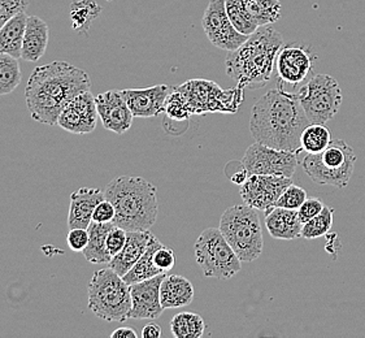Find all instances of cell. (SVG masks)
Instances as JSON below:
<instances>
[{
  "mask_svg": "<svg viewBox=\"0 0 365 338\" xmlns=\"http://www.w3.org/2000/svg\"><path fill=\"white\" fill-rule=\"evenodd\" d=\"M309 126L298 93H289L278 82L277 88L262 96L251 110L250 132L265 146L300 153V137Z\"/></svg>",
  "mask_w": 365,
  "mask_h": 338,
  "instance_id": "6da1fadb",
  "label": "cell"
},
{
  "mask_svg": "<svg viewBox=\"0 0 365 338\" xmlns=\"http://www.w3.org/2000/svg\"><path fill=\"white\" fill-rule=\"evenodd\" d=\"M90 88L88 74L66 61L37 66L25 88L30 116L44 126H58V115L66 104Z\"/></svg>",
  "mask_w": 365,
  "mask_h": 338,
  "instance_id": "7a4b0ae2",
  "label": "cell"
},
{
  "mask_svg": "<svg viewBox=\"0 0 365 338\" xmlns=\"http://www.w3.org/2000/svg\"><path fill=\"white\" fill-rule=\"evenodd\" d=\"M284 44L281 33L272 25L257 28L241 47L227 53V76L242 88H263L272 78L278 52Z\"/></svg>",
  "mask_w": 365,
  "mask_h": 338,
  "instance_id": "3957f363",
  "label": "cell"
},
{
  "mask_svg": "<svg viewBox=\"0 0 365 338\" xmlns=\"http://www.w3.org/2000/svg\"><path fill=\"white\" fill-rule=\"evenodd\" d=\"M104 198L116 210L113 224L126 232L150 230L158 220V189L142 177L113 178L104 190Z\"/></svg>",
  "mask_w": 365,
  "mask_h": 338,
  "instance_id": "277c9868",
  "label": "cell"
},
{
  "mask_svg": "<svg viewBox=\"0 0 365 338\" xmlns=\"http://www.w3.org/2000/svg\"><path fill=\"white\" fill-rule=\"evenodd\" d=\"M219 229L243 263H251L262 255L263 228L254 207L245 203L227 208L220 219Z\"/></svg>",
  "mask_w": 365,
  "mask_h": 338,
  "instance_id": "5b68a950",
  "label": "cell"
},
{
  "mask_svg": "<svg viewBox=\"0 0 365 338\" xmlns=\"http://www.w3.org/2000/svg\"><path fill=\"white\" fill-rule=\"evenodd\" d=\"M88 309L102 320L124 323L132 309L130 285L110 267L96 271L88 284Z\"/></svg>",
  "mask_w": 365,
  "mask_h": 338,
  "instance_id": "8992f818",
  "label": "cell"
},
{
  "mask_svg": "<svg viewBox=\"0 0 365 338\" xmlns=\"http://www.w3.org/2000/svg\"><path fill=\"white\" fill-rule=\"evenodd\" d=\"M356 154L344 140H331L319 154H307L302 167L314 184L330 185L344 189L354 175Z\"/></svg>",
  "mask_w": 365,
  "mask_h": 338,
  "instance_id": "52a82bcc",
  "label": "cell"
},
{
  "mask_svg": "<svg viewBox=\"0 0 365 338\" xmlns=\"http://www.w3.org/2000/svg\"><path fill=\"white\" fill-rule=\"evenodd\" d=\"M195 260L205 277L229 280L241 271L242 260L217 228H207L194 246Z\"/></svg>",
  "mask_w": 365,
  "mask_h": 338,
  "instance_id": "ba28073f",
  "label": "cell"
},
{
  "mask_svg": "<svg viewBox=\"0 0 365 338\" xmlns=\"http://www.w3.org/2000/svg\"><path fill=\"white\" fill-rule=\"evenodd\" d=\"M189 107L191 115L207 112H237L243 101L241 86L222 90L217 83L197 78L175 88Z\"/></svg>",
  "mask_w": 365,
  "mask_h": 338,
  "instance_id": "9c48e42d",
  "label": "cell"
},
{
  "mask_svg": "<svg viewBox=\"0 0 365 338\" xmlns=\"http://www.w3.org/2000/svg\"><path fill=\"white\" fill-rule=\"evenodd\" d=\"M309 124H327L342 106V90L334 77L317 74L298 91Z\"/></svg>",
  "mask_w": 365,
  "mask_h": 338,
  "instance_id": "30bf717a",
  "label": "cell"
},
{
  "mask_svg": "<svg viewBox=\"0 0 365 338\" xmlns=\"http://www.w3.org/2000/svg\"><path fill=\"white\" fill-rule=\"evenodd\" d=\"M299 153L285 151L265 146L263 143H252L242 159L241 164L251 175H276L292 177L298 167Z\"/></svg>",
  "mask_w": 365,
  "mask_h": 338,
  "instance_id": "8fae6325",
  "label": "cell"
},
{
  "mask_svg": "<svg viewBox=\"0 0 365 338\" xmlns=\"http://www.w3.org/2000/svg\"><path fill=\"white\" fill-rule=\"evenodd\" d=\"M202 26L208 41L217 48L225 51H234L247 41L234 28L227 16L225 0H210L202 19Z\"/></svg>",
  "mask_w": 365,
  "mask_h": 338,
  "instance_id": "7c38bea8",
  "label": "cell"
},
{
  "mask_svg": "<svg viewBox=\"0 0 365 338\" xmlns=\"http://www.w3.org/2000/svg\"><path fill=\"white\" fill-rule=\"evenodd\" d=\"M292 184V177L251 175L241 185L240 193L246 205L254 207L257 211L268 212L276 206L278 198Z\"/></svg>",
  "mask_w": 365,
  "mask_h": 338,
  "instance_id": "4fadbf2b",
  "label": "cell"
},
{
  "mask_svg": "<svg viewBox=\"0 0 365 338\" xmlns=\"http://www.w3.org/2000/svg\"><path fill=\"white\" fill-rule=\"evenodd\" d=\"M165 276L167 273H161L130 285L132 309L128 314V319L155 320L161 317L164 307L161 306L160 287Z\"/></svg>",
  "mask_w": 365,
  "mask_h": 338,
  "instance_id": "5bb4252c",
  "label": "cell"
},
{
  "mask_svg": "<svg viewBox=\"0 0 365 338\" xmlns=\"http://www.w3.org/2000/svg\"><path fill=\"white\" fill-rule=\"evenodd\" d=\"M314 60V53L309 47L300 44L284 46L276 59V71L279 76V81L297 86L311 73Z\"/></svg>",
  "mask_w": 365,
  "mask_h": 338,
  "instance_id": "9a60e30c",
  "label": "cell"
},
{
  "mask_svg": "<svg viewBox=\"0 0 365 338\" xmlns=\"http://www.w3.org/2000/svg\"><path fill=\"white\" fill-rule=\"evenodd\" d=\"M96 110L107 130L124 134L130 129L134 115L126 103L121 91H106L96 96Z\"/></svg>",
  "mask_w": 365,
  "mask_h": 338,
  "instance_id": "2e32d148",
  "label": "cell"
},
{
  "mask_svg": "<svg viewBox=\"0 0 365 338\" xmlns=\"http://www.w3.org/2000/svg\"><path fill=\"white\" fill-rule=\"evenodd\" d=\"M172 88L168 85H156L146 88H124L121 94L132 111L134 118H150L164 112V106Z\"/></svg>",
  "mask_w": 365,
  "mask_h": 338,
  "instance_id": "e0dca14e",
  "label": "cell"
},
{
  "mask_svg": "<svg viewBox=\"0 0 365 338\" xmlns=\"http://www.w3.org/2000/svg\"><path fill=\"white\" fill-rule=\"evenodd\" d=\"M104 199V191L98 188H81L71 194V207L68 215L69 229H88L93 221L96 205Z\"/></svg>",
  "mask_w": 365,
  "mask_h": 338,
  "instance_id": "ac0fdd59",
  "label": "cell"
},
{
  "mask_svg": "<svg viewBox=\"0 0 365 338\" xmlns=\"http://www.w3.org/2000/svg\"><path fill=\"white\" fill-rule=\"evenodd\" d=\"M154 235L150 230L143 232H128L124 249L112 257L108 267L120 276H125L145 254Z\"/></svg>",
  "mask_w": 365,
  "mask_h": 338,
  "instance_id": "d6986e66",
  "label": "cell"
},
{
  "mask_svg": "<svg viewBox=\"0 0 365 338\" xmlns=\"http://www.w3.org/2000/svg\"><path fill=\"white\" fill-rule=\"evenodd\" d=\"M50 39L47 22L38 16H28L26 29L22 42L21 59L29 63H37L42 59Z\"/></svg>",
  "mask_w": 365,
  "mask_h": 338,
  "instance_id": "ffe728a7",
  "label": "cell"
},
{
  "mask_svg": "<svg viewBox=\"0 0 365 338\" xmlns=\"http://www.w3.org/2000/svg\"><path fill=\"white\" fill-rule=\"evenodd\" d=\"M265 227L270 237L276 240L292 241L302 237L303 224L295 210L273 207L265 216Z\"/></svg>",
  "mask_w": 365,
  "mask_h": 338,
  "instance_id": "44dd1931",
  "label": "cell"
},
{
  "mask_svg": "<svg viewBox=\"0 0 365 338\" xmlns=\"http://www.w3.org/2000/svg\"><path fill=\"white\" fill-rule=\"evenodd\" d=\"M194 299V287L189 280L180 275H168L160 287L161 306L164 309H181L191 304Z\"/></svg>",
  "mask_w": 365,
  "mask_h": 338,
  "instance_id": "7402d4cb",
  "label": "cell"
},
{
  "mask_svg": "<svg viewBox=\"0 0 365 338\" xmlns=\"http://www.w3.org/2000/svg\"><path fill=\"white\" fill-rule=\"evenodd\" d=\"M116 225L113 222H96L91 221L88 225V243L86 249L82 251L83 257L91 265H107L112 260L110 254L106 249L107 235Z\"/></svg>",
  "mask_w": 365,
  "mask_h": 338,
  "instance_id": "603a6c76",
  "label": "cell"
},
{
  "mask_svg": "<svg viewBox=\"0 0 365 338\" xmlns=\"http://www.w3.org/2000/svg\"><path fill=\"white\" fill-rule=\"evenodd\" d=\"M26 20L28 15L25 12L17 14L0 29V53H6L16 59L21 58Z\"/></svg>",
  "mask_w": 365,
  "mask_h": 338,
  "instance_id": "cb8c5ba5",
  "label": "cell"
},
{
  "mask_svg": "<svg viewBox=\"0 0 365 338\" xmlns=\"http://www.w3.org/2000/svg\"><path fill=\"white\" fill-rule=\"evenodd\" d=\"M160 246H163V243L154 235L145 254L139 257L138 262L133 265L132 270L123 276V279L128 285H133L164 273L161 272L154 263L155 251L158 250Z\"/></svg>",
  "mask_w": 365,
  "mask_h": 338,
  "instance_id": "d4e9b609",
  "label": "cell"
},
{
  "mask_svg": "<svg viewBox=\"0 0 365 338\" xmlns=\"http://www.w3.org/2000/svg\"><path fill=\"white\" fill-rule=\"evenodd\" d=\"M102 12L101 6L94 0H78L71 4V22L72 29L77 33L88 36L90 26Z\"/></svg>",
  "mask_w": 365,
  "mask_h": 338,
  "instance_id": "484cf974",
  "label": "cell"
},
{
  "mask_svg": "<svg viewBox=\"0 0 365 338\" xmlns=\"http://www.w3.org/2000/svg\"><path fill=\"white\" fill-rule=\"evenodd\" d=\"M242 3L259 26L273 25L281 19L282 6L279 0H242Z\"/></svg>",
  "mask_w": 365,
  "mask_h": 338,
  "instance_id": "4316f807",
  "label": "cell"
},
{
  "mask_svg": "<svg viewBox=\"0 0 365 338\" xmlns=\"http://www.w3.org/2000/svg\"><path fill=\"white\" fill-rule=\"evenodd\" d=\"M205 329V320L194 312L177 314L170 322V331L175 338H200Z\"/></svg>",
  "mask_w": 365,
  "mask_h": 338,
  "instance_id": "83f0119b",
  "label": "cell"
},
{
  "mask_svg": "<svg viewBox=\"0 0 365 338\" xmlns=\"http://www.w3.org/2000/svg\"><path fill=\"white\" fill-rule=\"evenodd\" d=\"M331 134L325 124H309L300 137L302 151L307 154H319L328 148Z\"/></svg>",
  "mask_w": 365,
  "mask_h": 338,
  "instance_id": "f1b7e54d",
  "label": "cell"
},
{
  "mask_svg": "<svg viewBox=\"0 0 365 338\" xmlns=\"http://www.w3.org/2000/svg\"><path fill=\"white\" fill-rule=\"evenodd\" d=\"M22 72L19 59L0 53V96L14 93L21 83Z\"/></svg>",
  "mask_w": 365,
  "mask_h": 338,
  "instance_id": "f546056e",
  "label": "cell"
},
{
  "mask_svg": "<svg viewBox=\"0 0 365 338\" xmlns=\"http://www.w3.org/2000/svg\"><path fill=\"white\" fill-rule=\"evenodd\" d=\"M227 16L234 25V28L238 30L243 36L254 34L257 28H260L249 11L243 6L242 0H225Z\"/></svg>",
  "mask_w": 365,
  "mask_h": 338,
  "instance_id": "4dcf8cb0",
  "label": "cell"
},
{
  "mask_svg": "<svg viewBox=\"0 0 365 338\" xmlns=\"http://www.w3.org/2000/svg\"><path fill=\"white\" fill-rule=\"evenodd\" d=\"M58 126L66 132L73 134H88L94 132L96 128V124L88 121V118L81 115L80 112L69 103L60 112Z\"/></svg>",
  "mask_w": 365,
  "mask_h": 338,
  "instance_id": "1f68e13d",
  "label": "cell"
},
{
  "mask_svg": "<svg viewBox=\"0 0 365 338\" xmlns=\"http://www.w3.org/2000/svg\"><path fill=\"white\" fill-rule=\"evenodd\" d=\"M333 216H334V210L330 207H324L322 212L317 216H314V219L303 224L302 237L307 240H314V238H320L328 235L333 227Z\"/></svg>",
  "mask_w": 365,
  "mask_h": 338,
  "instance_id": "d6a6232c",
  "label": "cell"
},
{
  "mask_svg": "<svg viewBox=\"0 0 365 338\" xmlns=\"http://www.w3.org/2000/svg\"><path fill=\"white\" fill-rule=\"evenodd\" d=\"M164 112L169 118L177 120V121H182L190 118V111L187 104L185 102L183 96L173 88L172 93L169 94L165 106H164Z\"/></svg>",
  "mask_w": 365,
  "mask_h": 338,
  "instance_id": "836d02e7",
  "label": "cell"
},
{
  "mask_svg": "<svg viewBox=\"0 0 365 338\" xmlns=\"http://www.w3.org/2000/svg\"><path fill=\"white\" fill-rule=\"evenodd\" d=\"M306 199H307V191L298 185L292 184L282 193V195L278 198L274 207H282L287 210L298 211V208L306 202Z\"/></svg>",
  "mask_w": 365,
  "mask_h": 338,
  "instance_id": "e575fe53",
  "label": "cell"
},
{
  "mask_svg": "<svg viewBox=\"0 0 365 338\" xmlns=\"http://www.w3.org/2000/svg\"><path fill=\"white\" fill-rule=\"evenodd\" d=\"M29 0H0V29L17 14L25 12Z\"/></svg>",
  "mask_w": 365,
  "mask_h": 338,
  "instance_id": "d590c367",
  "label": "cell"
},
{
  "mask_svg": "<svg viewBox=\"0 0 365 338\" xmlns=\"http://www.w3.org/2000/svg\"><path fill=\"white\" fill-rule=\"evenodd\" d=\"M126 237H128V232L120 227H115L110 230L106 240V249L110 257H116L117 254L124 249Z\"/></svg>",
  "mask_w": 365,
  "mask_h": 338,
  "instance_id": "8d00e7d4",
  "label": "cell"
},
{
  "mask_svg": "<svg viewBox=\"0 0 365 338\" xmlns=\"http://www.w3.org/2000/svg\"><path fill=\"white\" fill-rule=\"evenodd\" d=\"M324 203L322 199L319 198H307L306 202L298 208V217H299L302 224H306L311 219H314V216H317L322 212L324 208Z\"/></svg>",
  "mask_w": 365,
  "mask_h": 338,
  "instance_id": "74e56055",
  "label": "cell"
},
{
  "mask_svg": "<svg viewBox=\"0 0 365 338\" xmlns=\"http://www.w3.org/2000/svg\"><path fill=\"white\" fill-rule=\"evenodd\" d=\"M154 263L161 272L168 273L175 265V251L163 245L155 251Z\"/></svg>",
  "mask_w": 365,
  "mask_h": 338,
  "instance_id": "f35d334b",
  "label": "cell"
},
{
  "mask_svg": "<svg viewBox=\"0 0 365 338\" xmlns=\"http://www.w3.org/2000/svg\"><path fill=\"white\" fill-rule=\"evenodd\" d=\"M66 242L69 249L76 252H82L86 249L88 243V229L74 228L69 229V233L66 237Z\"/></svg>",
  "mask_w": 365,
  "mask_h": 338,
  "instance_id": "ab89813d",
  "label": "cell"
},
{
  "mask_svg": "<svg viewBox=\"0 0 365 338\" xmlns=\"http://www.w3.org/2000/svg\"><path fill=\"white\" fill-rule=\"evenodd\" d=\"M115 215H116V210L115 206L110 203L108 199H103L94 208L93 212V221L96 222H101V224H106V222H113L115 220Z\"/></svg>",
  "mask_w": 365,
  "mask_h": 338,
  "instance_id": "60d3db41",
  "label": "cell"
},
{
  "mask_svg": "<svg viewBox=\"0 0 365 338\" xmlns=\"http://www.w3.org/2000/svg\"><path fill=\"white\" fill-rule=\"evenodd\" d=\"M137 332L133 329L132 327H121L117 328L116 331L110 333V338H137Z\"/></svg>",
  "mask_w": 365,
  "mask_h": 338,
  "instance_id": "b9f144b4",
  "label": "cell"
},
{
  "mask_svg": "<svg viewBox=\"0 0 365 338\" xmlns=\"http://www.w3.org/2000/svg\"><path fill=\"white\" fill-rule=\"evenodd\" d=\"M161 327L158 324H147L142 329V338H159L161 336Z\"/></svg>",
  "mask_w": 365,
  "mask_h": 338,
  "instance_id": "7bdbcfd3",
  "label": "cell"
},
{
  "mask_svg": "<svg viewBox=\"0 0 365 338\" xmlns=\"http://www.w3.org/2000/svg\"><path fill=\"white\" fill-rule=\"evenodd\" d=\"M107 1H112V0H107Z\"/></svg>",
  "mask_w": 365,
  "mask_h": 338,
  "instance_id": "ee69618b",
  "label": "cell"
}]
</instances>
